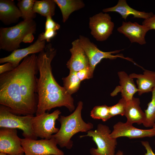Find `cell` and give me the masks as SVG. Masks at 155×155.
Instances as JSON below:
<instances>
[{"instance_id":"1","label":"cell","mask_w":155,"mask_h":155,"mask_svg":"<svg viewBox=\"0 0 155 155\" xmlns=\"http://www.w3.org/2000/svg\"><path fill=\"white\" fill-rule=\"evenodd\" d=\"M37 56L28 55L13 70L0 75V104L14 114L36 113L38 103Z\"/></svg>"},{"instance_id":"2","label":"cell","mask_w":155,"mask_h":155,"mask_svg":"<svg viewBox=\"0 0 155 155\" xmlns=\"http://www.w3.org/2000/svg\"><path fill=\"white\" fill-rule=\"evenodd\" d=\"M56 54V50L50 43L37 56L39 76L37 80L38 100L36 115L56 107L65 106L70 112L75 109L71 95L58 84L53 76L51 63Z\"/></svg>"},{"instance_id":"3","label":"cell","mask_w":155,"mask_h":155,"mask_svg":"<svg viewBox=\"0 0 155 155\" xmlns=\"http://www.w3.org/2000/svg\"><path fill=\"white\" fill-rule=\"evenodd\" d=\"M83 103L79 101L75 111L69 115H61L57 120L61 124L58 131L51 137L54 138L60 147L71 149L73 146L72 137L79 132H87L94 127L92 123H86L82 119L81 112Z\"/></svg>"},{"instance_id":"4","label":"cell","mask_w":155,"mask_h":155,"mask_svg":"<svg viewBox=\"0 0 155 155\" xmlns=\"http://www.w3.org/2000/svg\"><path fill=\"white\" fill-rule=\"evenodd\" d=\"M36 24L33 20H23L15 26L0 28V49L12 52L20 48L24 36L32 33L35 34Z\"/></svg>"},{"instance_id":"5","label":"cell","mask_w":155,"mask_h":155,"mask_svg":"<svg viewBox=\"0 0 155 155\" xmlns=\"http://www.w3.org/2000/svg\"><path fill=\"white\" fill-rule=\"evenodd\" d=\"M111 132L108 126L100 123L96 129L90 130L87 132L86 135H81L80 137H91L96 144L97 148H93L90 149L91 155H115L117 141V139L110 137Z\"/></svg>"},{"instance_id":"6","label":"cell","mask_w":155,"mask_h":155,"mask_svg":"<svg viewBox=\"0 0 155 155\" xmlns=\"http://www.w3.org/2000/svg\"><path fill=\"white\" fill-rule=\"evenodd\" d=\"M34 115L20 116L11 113L9 108L4 106H0V127L18 129L23 131L24 138L37 140L33 131L32 123Z\"/></svg>"},{"instance_id":"7","label":"cell","mask_w":155,"mask_h":155,"mask_svg":"<svg viewBox=\"0 0 155 155\" xmlns=\"http://www.w3.org/2000/svg\"><path fill=\"white\" fill-rule=\"evenodd\" d=\"M61 113L59 110L49 113L48 112L34 116L32 127L34 133L37 137L50 139L53 134L57 133L59 129L55 127V122Z\"/></svg>"},{"instance_id":"8","label":"cell","mask_w":155,"mask_h":155,"mask_svg":"<svg viewBox=\"0 0 155 155\" xmlns=\"http://www.w3.org/2000/svg\"><path fill=\"white\" fill-rule=\"evenodd\" d=\"M80 45L85 51L89 60L90 67L92 74L96 65L104 59H114L117 58H121L128 60L136 64L130 58L125 57L122 54L113 55L123 50H115L105 52L99 49L96 45L91 42L88 38L82 35H80L78 38Z\"/></svg>"},{"instance_id":"9","label":"cell","mask_w":155,"mask_h":155,"mask_svg":"<svg viewBox=\"0 0 155 155\" xmlns=\"http://www.w3.org/2000/svg\"><path fill=\"white\" fill-rule=\"evenodd\" d=\"M22 145L25 155H64V152L59 149L55 139L40 140L29 138L21 139Z\"/></svg>"},{"instance_id":"10","label":"cell","mask_w":155,"mask_h":155,"mask_svg":"<svg viewBox=\"0 0 155 155\" xmlns=\"http://www.w3.org/2000/svg\"><path fill=\"white\" fill-rule=\"evenodd\" d=\"M89 25L91 35L96 40L100 41L108 38L112 34L114 27L109 15L102 12L90 18Z\"/></svg>"},{"instance_id":"11","label":"cell","mask_w":155,"mask_h":155,"mask_svg":"<svg viewBox=\"0 0 155 155\" xmlns=\"http://www.w3.org/2000/svg\"><path fill=\"white\" fill-rule=\"evenodd\" d=\"M0 152L10 155L24 153L21 139L18 135L16 129L0 128Z\"/></svg>"},{"instance_id":"12","label":"cell","mask_w":155,"mask_h":155,"mask_svg":"<svg viewBox=\"0 0 155 155\" xmlns=\"http://www.w3.org/2000/svg\"><path fill=\"white\" fill-rule=\"evenodd\" d=\"M155 136V129L153 128L148 129H139L135 127L133 125L126 122L119 121L113 126L111 133V137L117 139L121 137H126L130 139L152 137Z\"/></svg>"},{"instance_id":"13","label":"cell","mask_w":155,"mask_h":155,"mask_svg":"<svg viewBox=\"0 0 155 155\" xmlns=\"http://www.w3.org/2000/svg\"><path fill=\"white\" fill-rule=\"evenodd\" d=\"M45 41H41L38 38L32 44L26 48L16 50L9 55L0 59V63L9 62L14 68L20 64L21 60L30 54L40 53L44 49Z\"/></svg>"},{"instance_id":"14","label":"cell","mask_w":155,"mask_h":155,"mask_svg":"<svg viewBox=\"0 0 155 155\" xmlns=\"http://www.w3.org/2000/svg\"><path fill=\"white\" fill-rule=\"evenodd\" d=\"M69 51L71 56L66 65L70 71L77 72L90 67L88 59L81 46L78 38L72 42V47Z\"/></svg>"},{"instance_id":"15","label":"cell","mask_w":155,"mask_h":155,"mask_svg":"<svg viewBox=\"0 0 155 155\" xmlns=\"http://www.w3.org/2000/svg\"><path fill=\"white\" fill-rule=\"evenodd\" d=\"M117 30L127 37L131 43L136 42L142 45L146 43L145 36L149 30L146 26L136 22H123L121 26Z\"/></svg>"},{"instance_id":"16","label":"cell","mask_w":155,"mask_h":155,"mask_svg":"<svg viewBox=\"0 0 155 155\" xmlns=\"http://www.w3.org/2000/svg\"><path fill=\"white\" fill-rule=\"evenodd\" d=\"M21 12L13 0H0V20L5 24L9 25L17 22Z\"/></svg>"},{"instance_id":"17","label":"cell","mask_w":155,"mask_h":155,"mask_svg":"<svg viewBox=\"0 0 155 155\" xmlns=\"http://www.w3.org/2000/svg\"><path fill=\"white\" fill-rule=\"evenodd\" d=\"M118 74L120 86L116 88L111 93V96H115L119 92H120L122 97L127 102L132 99L134 94L138 92V89L134 83L133 78H130L125 71L119 72Z\"/></svg>"},{"instance_id":"18","label":"cell","mask_w":155,"mask_h":155,"mask_svg":"<svg viewBox=\"0 0 155 155\" xmlns=\"http://www.w3.org/2000/svg\"><path fill=\"white\" fill-rule=\"evenodd\" d=\"M103 12H116L119 13L122 18L126 20L129 16L132 15L134 18H141L144 19L148 18L154 14L152 12L140 11L130 7L125 0H119L117 4L112 7L106 8L102 10Z\"/></svg>"},{"instance_id":"19","label":"cell","mask_w":155,"mask_h":155,"mask_svg":"<svg viewBox=\"0 0 155 155\" xmlns=\"http://www.w3.org/2000/svg\"><path fill=\"white\" fill-rule=\"evenodd\" d=\"M140 99L134 97L127 102L124 115L127 119L126 123L132 125L135 123L143 124L145 114L140 106Z\"/></svg>"},{"instance_id":"20","label":"cell","mask_w":155,"mask_h":155,"mask_svg":"<svg viewBox=\"0 0 155 155\" xmlns=\"http://www.w3.org/2000/svg\"><path fill=\"white\" fill-rule=\"evenodd\" d=\"M132 78H137L138 93L140 96L143 93L152 92L155 87V72L145 70L143 74L132 73L129 75Z\"/></svg>"},{"instance_id":"21","label":"cell","mask_w":155,"mask_h":155,"mask_svg":"<svg viewBox=\"0 0 155 155\" xmlns=\"http://www.w3.org/2000/svg\"><path fill=\"white\" fill-rule=\"evenodd\" d=\"M60 8L62 16L63 22H65L70 14L85 6L84 2L81 0H54Z\"/></svg>"},{"instance_id":"22","label":"cell","mask_w":155,"mask_h":155,"mask_svg":"<svg viewBox=\"0 0 155 155\" xmlns=\"http://www.w3.org/2000/svg\"><path fill=\"white\" fill-rule=\"evenodd\" d=\"M56 4L54 0H36L33 10L42 16L52 17L55 14Z\"/></svg>"},{"instance_id":"23","label":"cell","mask_w":155,"mask_h":155,"mask_svg":"<svg viewBox=\"0 0 155 155\" xmlns=\"http://www.w3.org/2000/svg\"><path fill=\"white\" fill-rule=\"evenodd\" d=\"M35 0H21L19 1L17 6L22 14L23 20H33L36 16V13L33 10Z\"/></svg>"},{"instance_id":"24","label":"cell","mask_w":155,"mask_h":155,"mask_svg":"<svg viewBox=\"0 0 155 155\" xmlns=\"http://www.w3.org/2000/svg\"><path fill=\"white\" fill-rule=\"evenodd\" d=\"M62 80L63 87L70 94L76 92L79 89L81 81L77 77L76 72L70 71L69 75Z\"/></svg>"},{"instance_id":"25","label":"cell","mask_w":155,"mask_h":155,"mask_svg":"<svg viewBox=\"0 0 155 155\" xmlns=\"http://www.w3.org/2000/svg\"><path fill=\"white\" fill-rule=\"evenodd\" d=\"M152 92L151 100L148 103L147 109L145 110V117L143 123L147 127H152L155 123V87Z\"/></svg>"},{"instance_id":"26","label":"cell","mask_w":155,"mask_h":155,"mask_svg":"<svg viewBox=\"0 0 155 155\" xmlns=\"http://www.w3.org/2000/svg\"><path fill=\"white\" fill-rule=\"evenodd\" d=\"M90 115L93 119H101L105 122L111 118L109 106L106 105L96 106L91 111Z\"/></svg>"},{"instance_id":"27","label":"cell","mask_w":155,"mask_h":155,"mask_svg":"<svg viewBox=\"0 0 155 155\" xmlns=\"http://www.w3.org/2000/svg\"><path fill=\"white\" fill-rule=\"evenodd\" d=\"M127 101L122 98L116 104L109 106V114L111 117L115 116L125 115Z\"/></svg>"},{"instance_id":"28","label":"cell","mask_w":155,"mask_h":155,"mask_svg":"<svg viewBox=\"0 0 155 155\" xmlns=\"http://www.w3.org/2000/svg\"><path fill=\"white\" fill-rule=\"evenodd\" d=\"M76 73L77 77L81 81L91 78L93 76V74L92 73L90 67L76 72Z\"/></svg>"},{"instance_id":"29","label":"cell","mask_w":155,"mask_h":155,"mask_svg":"<svg viewBox=\"0 0 155 155\" xmlns=\"http://www.w3.org/2000/svg\"><path fill=\"white\" fill-rule=\"evenodd\" d=\"M44 32L38 35V38L41 41L46 40L50 42L51 40L55 37L57 34L56 31L51 30H45Z\"/></svg>"},{"instance_id":"30","label":"cell","mask_w":155,"mask_h":155,"mask_svg":"<svg viewBox=\"0 0 155 155\" xmlns=\"http://www.w3.org/2000/svg\"><path fill=\"white\" fill-rule=\"evenodd\" d=\"M60 28V25L54 21L51 17H46L45 23V30H51L57 31Z\"/></svg>"},{"instance_id":"31","label":"cell","mask_w":155,"mask_h":155,"mask_svg":"<svg viewBox=\"0 0 155 155\" xmlns=\"http://www.w3.org/2000/svg\"><path fill=\"white\" fill-rule=\"evenodd\" d=\"M142 24L147 27L149 30H155V14L148 19H144Z\"/></svg>"},{"instance_id":"32","label":"cell","mask_w":155,"mask_h":155,"mask_svg":"<svg viewBox=\"0 0 155 155\" xmlns=\"http://www.w3.org/2000/svg\"><path fill=\"white\" fill-rule=\"evenodd\" d=\"M15 69L11 63L7 62L0 65V74L10 71Z\"/></svg>"},{"instance_id":"33","label":"cell","mask_w":155,"mask_h":155,"mask_svg":"<svg viewBox=\"0 0 155 155\" xmlns=\"http://www.w3.org/2000/svg\"><path fill=\"white\" fill-rule=\"evenodd\" d=\"M141 143L146 151V152L144 155H155L148 142L142 141L141 142Z\"/></svg>"},{"instance_id":"34","label":"cell","mask_w":155,"mask_h":155,"mask_svg":"<svg viewBox=\"0 0 155 155\" xmlns=\"http://www.w3.org/2000/svg\"><path fill=\"white\" fill-rule=\"evenodd\" d=\"M33 34L32 33H30L26 34L22 42L24 43L32 42L34 39V37Z\"/></svg>"},{"instance_id":"35","label":"cell","mask_w":155,"mask_h":155,"mask_svg":"<svg viewBox=\"0 0 155 155\" xmlns=\"http://www.w3.org/2000/svg\"><path fill=\"white\" fill-rule=\"evenodd\" d=\"M115 155H124L123 152L120 150H119L115 154Z\"/></svg>"},{"instance_id":"36","label":"cell","mask_w":155,"mask_h":155,"mask_svg":"<svg viewBox=\"0 0 155 155\" xmlns=\"http://www.w3.org/2000/svg\"><path fill=\"white\" fill-rule=\"evenodd\" d=\"M0 155H10L9 154L3 152H0Z\"/></svg>"},{"instance_id":"37","label":"cell","mask_w":155,"mask_h":155,"mask_svg":"<svg viewBox=\"0 0 155 155\" xmlns=\"http://www.w3.org/2000/svg\"><path fill=\"white\" fill-rule=\"evenodd\" d=\"M152 127L155 129V123L153 125ZM154 144L155 147V139L154 140Z\"/></svg>"},{"instance_id":"38","label":"cell","mask_w":155,"mask_h":155,"mask_svg":"<svg viewBox=\"0 0 155 155\" xmlns=\"http://www.w3.org/2000/svg\"><path fill=\"white\" fill-rule=\"evenodd\" d=\"M17 155H24V153H21Z\"/></svg>"}]
</instances>
